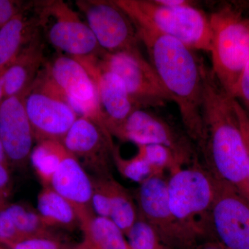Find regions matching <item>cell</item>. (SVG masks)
Masks as SVG:
<instances>
[{
	"label": "cell",
	"instance_id": "cell-18",
	"mask_svg": "<svg viewBox=\"0 0 249 249\" xmlns=\"http://www.w3.org/2000/svg\"><path fill=\"white\" fill-rule=\"evenodd\" d=\"M45 49L40 31L4 70L5 98L25 93L33 85L47 62Z\"/></svg>",
	"mask_w": 249,
	"mask_h": 249
},
{
	"label": "cell",
	"instance_id": "cell-32",
	"mask_svg": "<svg viewBox=\"0 0 249 249\" xmlns=\"http://www.w3.org/2000/svg\"><path fill=\"white\" fill-rule=\"evenodd\" d=\"M234 107L238 118L239 123L242 130V136L245 142L247 153V180L249 186V116L247 111L241 106L240 103L234 98Z\"/></svg>",
	"mask_w": 249,
	"mask_h": 249
},
{
	"label": "cell",
	"instance_id": "cell-24",
	"mask_svg": "<svg viewBox=\"0 0 249 249\" xmlns=\"http://www.w3.org/2000/svg\"><path fill=\"white\" fill-rule=\"evenodd\" d=\"M4 209L12 219L22 240L37 236L52 235L50 228L44 223L37 211L18 204H6Z\"/></svg>",
	"mask_w": 249,
	"mask_h": 249
},
{
	"label": "cell",
	"instance_id": "cell-37",
	"mask_svg": "<svg viewBox=\"0 0 249 249\" xmlns=\"http://www.w3.org/2000/svg\"><path fill=\"white\" fill-rule=\"evenodd\" d=\"M0 163L9 165V160H8L7 157H6L4 145H3L1 139H0Z\"/></svg>",
	"mask_w": 249,
	"mask_h": 249
},
{
	"label": "cell",
	"instance_id": "cell-40",
	"mask_svg": "<svg viewBox=\"0 0 249 249\" xmlns=\"http://www.w3.org/2000/svg\"><path fill=\"white\" fill-rule=\"evenodd\" d=\"M0 249H9L7 247H4V246L0 245Z\"/></svg>",
	"mask_w": 249,
	"mask_h": 249
},
{
	"label": "cell",
	"instance_id": "cell-6",
	"mask_svg": "<svg viewBox=\"0 0 249 249\" xmlns=\"http://www.w3.org/2000/svg\"><path fill=\"white\" fill-rule=\"evenodd\" d=\"M38 77L49 89L66 101L78 116L89 118L105 125L96 84L77 59L60 54L46 62Z\"/></svg>",
	"mask_w": 249,
	"mask_h": 249
},
{
	"label": "cell",
	"instance_id": "cell-9",
	"mask_svg": "<svg viewBox=\"0 0 249 249\" xmlns=\"http://www.w3.org/2000/svg\"><path fill=\"white\" fill-rule=\"evenodd\" d=\"M167 178L161 175L140 184L136 196L139 215L151 226L167 248L196 249L199 244L170 209Z\"/></svg>",
	"mask_w": 249,
	"mask_h": 249
},
{
	"label": "cell",
	"instance_id": "cell-13",
	"mask_svg": "<svg viewBox=\"0 0 249 249\" xmlns=\"http://www.w3.org/2000/svg\"><path fill=\"white\" fill-rule=\"evenodd\" d=\"M111 136L138 145L158 144L170 147L187 163L196 159L192 140L160 116L145 109H135Z\"/></svg>",
	"mask_w": 249,
	"mask_h": 249
},
{
	"label": "cell",
	"instance_id": "cell-27",
	"mask_svg": "<svg viewBox=\"0 0 249 249\" xmlns=\"http://www.w3.org/2000/svg\"><path fill=\"white\" fill-rule=\"evenodd\" d=\"M126 236L128 249H169L151 226L139 215Z\"/></svg>",
	"mask_w": 249,
	"mask_h": 249
},
{
	"label": "cell",
	"instance_id": "cell-39",
	"mask_svg": "<svg viewBox=\"0 0 249 249\" xmlns=\"http://www.w3.org/2000/svg\"><path fill=\"white\" fill-rule=\"evenodd\" d=\"M235 2L242 9L249 13V1H235Z\"/></svg>",
	"mask_w": 249,
	"mask_h": 249
},
{
	"label": "cell",
	"instance_id": "cell-29",
	"mask_svg": "<svg viewBox=\"0 0 249 249\" xmlns=\"http://www.w3.org/2000/svg\"><path fill=\"white\" fill-rule=\"evenodd\" d=\"M6 247L9 249H60V244L53 235L29 237Z\"/></svg>",
	"mask_w": 249,
	"mask_h": 249
},
{
	"label": "cell",
	"instance_id": "cell-33",
	"mask_svg": "<svg viewBox=\"0 0 249 249\" xmlns=\"http://www.w3.org/2000/svg\"><path fill=\"white\" fill-rule=\"evenodd\" d=\"M25 8L23 7L22 4L18 1L0 0V28L7 24Z\"/></svg>",
	"mask_w": 249,
	"mask_h": 249
},
{
	"label": "cell",
	"instance_id": "cell-1",
	"mask_svg": "<svg viewBox=\"0 0 249 249\" xmlns=\"http://www.w3.org/2000/svg\"><path fill=\"white\" fill-rule=\"evenodd\" d=\"M134 24V23H133ZM162 84L178 106L185 132L200 147L204 138L203 94L206 65L196 51L147 26L134 24Z\"/></svg>",
	"mask_w": 249,
	"mask_h": 249
},
{
	"label": "cell",
	"instance_id": "cell-28",
	"mask_svg": "<svg viewBox=\"0 0 249 249\" xmlns=\"http://www.w3.org/2000/svg\"><path fill=\"white\" fill-rule=\"evenodd\" d=\"M110 176H98L92 179L91 206L93 213L98 217H109L110 196L108 180Z\"/></svg>",
	"mask_w": 249,
	"mask_h": 249
},
{
	"label": "cell",
	"instance_id": "cell-3",
	"mask_svg": "<svg viewBox=\"0 0 249 249\" xmlns=\"http://www.w3.org/2000/svg\"><path fill=\"white\" fill-rule=\"evenodd\" d=\"M209 19L211 70L223 89L234 98L249 60V13L233 1L214 10Z\"/></svg>",
	"mask_w": 249,
	"mask_h": 249
},
{
	"label": "cell",
	"instance_id": "cell-20",
	"mask_svg": "<svg viewBox=\"0 0 249 249\" xmlns=\"http://www.w3.org/2000/svg\"><path fill=\"white\" fill-rule=\"evenodd\" d=\"M80 228L83 240L70 249H128L125 235L109 218L95 215Z\"/></svg>",
	"mask_w": 249,
	"mask_h": 249
},
{
	"label": "cell",
	"instance_id": "cell-35",
	"mask_svg": "<svg viewBox=\"0 0 249 249\" xmlns=\"http://www.w3.org/2000/svg\"><path fill=\"white\" fill-rule=\"evenodd\" d=\"M156 2L162 6L170 8L184 7L193 4V1L188 0H155Z\"/></svg>",
	"mask_w": 249,
	"mask_h": 249
},
{
	"label": "cell",
	"instance_id": "cell-4",
	"mask_svg": "<svg viewBox=\"0 0 249 249\" xmlns=\"http://www.w3.org/2000/svg\"><path fill=\"white\" fill-rule=\"evenodd\" d=\"M167 194L172 212L200 244L214 238L211 214L215 197V178L196 160L170 173Z\"/></svg>",
	"mask_w": 249,
	"mask_h": 249
},
{
	"label": "cell",
	"instance_id": "cell-7",
	"mask_svg": "<svg viewBox=\"0 0 249 249\" xmlns=\"http://www.w3.org/2000/svg\"><path fill=\"white\" fill-rule=\"evenodd\" d=\"M41 29L54 48L76 59L99 56L106 53L89 26L62 0L37 1Z\"/></svg>",
	"mask_w": 249,
	"mask_h": 249
},
{
	"label": "cell",
	"instance_id": "cell-15",
	"mask_svg": "<svg viewBox=\"0 0 249 249\" xmlns=\"http://www.w3.org/2000/svg\"><path fill=\"white\" fill-rule=\"evenodd\" d=\"M99 56L77 60L88 70L96 84L104 124L111 134L137 108L120 77L103 66Z\"/></svg>",
	"mask_w": 249,
	"mask_h": 249
},
{
	"label": "cell",
	"instance_id": "cell-21",
	"mask_svg": "<svg viewBox=\"0 0 249 249\" xmlns=\"http://www.w3.org/2000/svg\"><path fill=\"white\" fill-rule=\"evenodd\" d=\"M37 211L49 228L71 229L80 225L71 205L50 186H42L37 196Z\"/></svg>",
	"mask_w": 249,
	"mask_h": 249
},
{
	"label": "cell",
	"instance_id": "cell-5",
	"mask_svg": "<svg viewBox=\"0 0 249 249\" xmlns=\"http://www.w3.org/2000/svg\"><path fill=\"white\" fill-rule=\"evenodd\" d=\"M134 24L147 26L197 52H211L209 16L194 5L170 8L155 0H114Z\"/></svg>",
	"mask_w": 249,
	"mask_h": 249
},
{
	"label": "cell",
	"instance_id": "cell-22",
	"mask_svg": "<svg viewBox=\"0 0 249 249\" xmlns=\"http://www.w3.org/2000/svg\"><path fill=\"white\" fill-rule=\"evenodd\" d=\"M69 151L59 141L46 140L36 142L30 161L42 186H49L52 177Z\"/></svg>",
	"mask_w": 249,
	"mask_h": 249
},
{
	"label": "cell",
	"instance_id": "cell-30",
	"mask_svg": "<svg viewBox=\"0 0 249 249\" xmlns=\"http://www.w3.org/2000/svg\"><path fill=\"white\" fill-rule=\"evenodd\" d=\"M21 240L22 237L4 206L0 209V245L7 247Z\"/></svg>",
	"mask_w": 249,
	"mask_h": 249
},
{
	"label": "cell",
	"instance_id": "cell-10",
	"mask_svg": "<svg viewBox=\"0 0 249 249\" xmlns=\"http://www.w3.org/2000/svg\"><path fill=\"white\" fill-rule=\"evenodd\" d=\"M76 4L103 52L115 53L139 49L135 26L114 0H77Z\"/></svg>",
	"mask_w": 249,
	"mask_h": 249
},
{
	"label": "cell",
	"instance_id": "cell-14",
	"mask_svg": "<svg viewBox=\"0 0 249 249\" xmlns=\"http://www.w3.org/2000/svg\"><path fill=\"white\" fill-rule=\"evenodd\" d=\"M62 142L83 167L91 168L98 176L111 175L109 165L113 162L116 146L106 126L89 118L79 116Z\"/></svg>",
	"mask_w": 249,
	"mask_h": 249
},
{
	"label": "cell",
	"instance_id": "cell-31",
	"mask_svg": "<svg viewBox=\"0 0 249 249\" xmlns=\"http://www.w3.org/2000/svg\"><path fill=\"white\" fill-rule=\"evenodd\" d=\"M234 98L240 103L249 116V60L239 80Z\"/></svg>",
	"mask_w": 249,
	"mask_h": 249
},
{
	"label": "cell",
	"instance_id": "cell-11",
	"mask_svg": "<svg viewBox=\"0 0 249 249\" xmlns=\"http://www.w3.org/2000/svg\"><path fill=\"white\" fill-rule=\"evenodd\" d=\"M24 106L36 142H62L79 116L58 95L36 78L24 94Z\"/></svg>",
	"mask_w": 249,
	"mask_h": 249
},
{
	"label": "cell",
	"instance_id": "cell-12",
	"mask_svg": "<svg viewBox=\"0 0 249 249\" xmlns=\"http://www.w3.org/2000/svg\"><path fill=\"white\" fill-rule=\"evenodd\" d=\"M211 222L214 238L223 245L230 249H249V199L216 178Z\"/></svg>",
	"mask_w": 249,
	"mask_h": 249
},
{
	"label": "cell",
	"instance_id": "cell-36",
	"mask_svg": "<svg viewBox=\"0 0 249 249\" xmlns=\"http://www.w3.org/2000/svg\"><path fill=\"white\" fill-rule=\"evenodd\" d=\"M196 249H230L223 245L222 242H219L217 239H212L204 241L199 244Z\"/></svg>",
	"mask_w": 249,
	"mask_h": 249
},
{
	"label": "cell",
	"instance_id": "cell-19",
	"mask_svg": "<svg viewBox=\"0 0 249 249\" xmlns=\"http://www.w3.org/2000/svg\"><path fill=\"white\" fill-rule=\"evenodd\" d=\"M30 4L0 28V72L6 70L24 47L42 31L36 1L34 14L30 16L26 13Z\"/></svg>",
	"mask_w": 249,
	"mask_h": 249
},
{
	"label": "cell",
	"instance_id": "cell-23",
	"mask_svg": "<svg viewBox=\"0 0 249 249\" xmlns=\"http://www.w3.org/2000/svg\"><path fill=\"white\" fill-rule=\"evenodd\" d=\"M108 183L110 196L109 219L126 235L138 219V207L130 193L112 177H109Z\"/></svg>",
	"mask_w": 249,
	"mask_h": 249
},
{
	"label": "cell",
	"instance_id": "cell-38",
	"mask_svg": "<svg viewBox=\"0 0 249 249\" xmlns=\"http://www.w3.org/2000/svg\"><path fill=\"white\" fill-rule=\"evenodd\" d=\"M4 71L0 72V105L1 104V103L5 99L4 79H3V73H4Z\"/></svg>",
	"mask_w": 249,
	"mask_h": 249
},
{
	"label": "cell",
	"instance_id": "cell-2",
	"mask_svg": "<svg viewBox=\"0 0 249 249\" xmlns=\"http://www.w3.org/2000/svg\"><path fill=\"white\" fill-rule=\"evenodd\" d=\"M234 98L218 83L212 70L204 71L202 114L204 138L199 150L209 171L249 199L247 153Z\"/></svg>",
	"mask_w": 249,
	"mask_h": 249
},
{
	"label": "cell",
	"instance_id": "cell-34",
	"mask_svg": "<svg viewBox=\"0 0 249 249\" xmlns=\"http://www.w3.org/2000/svg\"><path fill=\"white\" fill-rule=\"evenodd\" d=\"M11 193V176L9 165L0 163V209L6 205Z\"/></svg>",
	"mask_w": 249,
	"mask_h": 249
},
{
	"label": "cell",
	"instance_id": "cell-17",
	"mask_svg": "<svg viewBox=\"0 0 249 249\" xmlns=\"http://www.w3.org/2000/svg\"><path fill=\"white\" fill-rule=\"evenodd\" d=\"M49 186L71 205L78 216L79 227L95 216L91 206L92 179L70 152L54 173Z\"/></svg>",
	"mask_w": 249,
	"mask_h": 249
},
{
	"label": "cell",
	"instance_id": "cell-16",
	"mask_svg": "<svg viewBox=\"0 0 249 249\" xmlns=\"http://www.w3.org/2000/svg\"><path fill=\"white\" fill-rule=\"evenodd\" d=\"M25 93L6 98L0 105V139L9 164L19 168L30 160L36 142L24 106Z\"/></svg>",
	"mask_w": 249,
	"mask_h": 249
},
{
	"label": "cell",
	"instance_id": "cell-26",
	"mask_svg": "<svg viewBox=\"0 0 249 249\" xmlns=\"http://www.w3.org/2000/svg\"><path fill=\"white\" fill-rule=\"evenodd\" d=\"M113 163L122 176L139 184L150 178L163 175V174L152 168L138 154L130 159L123 158L116 147L113 153Z\"/></svg>",
	"mask_w": 249,
	"mask_h": 249
},
{
	"label": "cell",
	"instance_id": "cell-25",
	"mask_svg": "<svg viewBox=\"0 0 249 249\" xmlns=\"http://www.w3.org/2000/svg\"><path fill=\"white\" fill-rule=\"evenodd\" d=\"M137 147V154L160 173L164 174L165 170H168L170 173H173L186 166V164H189L182 157L165 145L149 144Z\"/></svg>",
	"mask_w": 249,
	"mask_h": 249
},
{
	"label": "cell",
	"instance_id": "cell-8",
	"mask_svg": "<svg viewBox=\"0 0 249 249\" xmlns=\"http://www.w3.org/2000/svg\"><path fill=\"white\" fill-rule=\"evenodd\" d=\"M99 60L120 77L137 109L164 107L172 102L155 69L140 49L104 53L100 55Z\"/></svg>",
	"mask_w": 249,
	"mask_h": 249
}]
</instances>
